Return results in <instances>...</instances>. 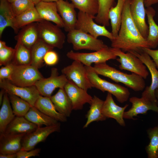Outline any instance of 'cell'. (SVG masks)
<instances>
[{
  "label": "cell",
  "mask_w": 158,
  "mask_h": 158,
  "mask_svg": "<svg viewBox=\"0 0 158 158\" xmlns=\"http://www.w3.org/2000/svg\"><path fill=\"white\" fill-rule=\"evenodd\" d=\"M64 89L71 102L73 110H81L85 104H91L93 97L87 91L79 87L73 81L68 80Z\"/></svg>",
  "instance_id": "cell-15"
},
{
  "label": "cell",
  "mask_w": 158,
  "mask_h": 158,
  "mask_svg": "<svg viewBox=\"0 0 158 158\" xmlns=\"http://www.w3.org/2000/svg\"><path fill=\"white\" fill-rule=\"evenodd\" d=\"M15 116L8 94L5 92L0 110V133H4L8 125Z\"/></svg>",
  "instance_id": "cell-32"
},
{
  "label": "cell",
  "mask_w": 158,
  "mask_h": 158,
  "mask_svg": "<svg viewBox=\"0 0 158 158\" xmlns=\"http://www.w3.org/2000/svg\"><path fill=\"white\" fill-rule=\"evenodd\" d=\"M24 117L39 127H42V125L54 126L59 123L58 121L39 111L35 106L31 107Z\"/></svg>",
  "instance_id": "cell-30"
},
{
  "label": "cell",
  "mask_w": 158,
  "mask_h": 158,
  "mask_svg": "<svg viewBox=\"0 0 158 158\" xmlns=\"http://www.w3.org/2000/svg\"></svg>",
  "instance_id": "cell-54"
},
{
  "label": "cell",
  "mask_w": 158,
  "mask_h": 158,
  "mask_svg": "<svg viewBox=\"0 0 158 158\" xmlns=\"http://www.w3.org/2000/svg\"><path fill=\"white\" fill-rule=\"evenodd\" d=\"M0 87L8 94L17 96L28 102L32 106L40 95L35 85L21 87L14 85L7 79H0Z\"/></svg>",
  "instance_id": "cell-13"
},
{
  "label": "cell",
  "mask_w": 158,
  "mask_h": 158,
  "mask_svg": "<svg viewBox=\"0 0 158 158\" xmlns=\"http://www.w3.org/2000/svg\"><path fill=\"white\" fill-rule=\"evenodd\" d=\"M34 106L43 113L58 121L64 122L67 121V117L56 110L49 97L40 95L36 100Z\"/></svg>",
  "instance_id": "cell-25"
},
{
  "label": "cell",
  "mask_w": 158,
  "mask_h": 158,
  "mask_svg": "<svg viewBox=\"0 0 158 158\" xmlns=\"http://www.w3.org/2000/svg\"><path fill=\"white\" fill-rule=\"evenodd\" d=\"M11 4L16 16L35 6L30 0H16L11 3Z\"/></svg>",
  "instance_id": "cell-39"
},
{
  "label": "cell",
  "mask_w": 158,
  "mask_h": 158,
  "mask_svg": "<svg viewBox=\"0 0 158 158\" xmlns=\"http://www.w3.org/2000/svg\"><path fill=\"white\" fill-rule=\"evenodd\" d=\"M8 95L14 115L16 116L24 117L32 107L31 105L27 101L17 96L9 94Z\"/></svg>",
  "instance_id": "cell-36"
},
{
  "label": "cell",
  "mask_w": 158,
  "mask_h": 158,
  "mask_svg": "<svg viewBox=\"0 0 158 158\" xmlns=\"http://www.w3.org/2000/svg\"><path fill=\"white\" fill-rule=\"evenodd\" d=\"M131 0H126L122 14L120 27L117 36L111 41L112 48L121 49L124 52H140L143 48L149 47L133 21L130 13Z\"/></svg>",
  "instance_id": "cell-1"
},
{
  "label": "cell",
  "mask_w": 158,
  "mask_h": 158,
  "mask_svg": "<svg viewBox=\"0 0 158 158\" xmlns=\"http://www.w3.org/2000/svg\"><path fill=\"white\" fill-rule=\"evenodd\" d=\"M99 8L94 19L95 22L105 26L109 25V13L112 6L114 0H98Z\"/></svg>",
  "instance_id": "cell-35"
},
{
  "label": "cell",
  "mask_w": 158,
  "mask_h": 158,
  "mask_svg": "<svg viewBox=\"0 0 158 158\" xmlns=\"http://www.w3.org/2000/svg\"><path fill=\"white\" fill-rule=\"evenodd\" d=\"M15 18L11 3L7 0H0V38L5 28L11 27L16 33L18 31L15 25Z\"/></svg>",
  "instance_id": "cell-24"
},
{
  "label": "cell",
  "mask_w": 158,
  "mask_h": 158,
  "mask_svg": "<svg viewBox=\"0 0 158 158\" xmlns=\"http://www.w3.org/2000/svg\"><path fill=\"white\" fill-rule=\"evenodd\" d=\"M157 4H158V0H145L144 1L145 6L146 7Z\"/></svg>",
  "instance_id": "cell-45"
},
{
  "label": "cell",
  "mask_w": 158,
  "mask_h": 158,
  "mask_svg": "<svg viewBox=\"0 0 158 158\" xmlns=\"http://www.w3.org/2000/svg\"><path fill=\"white\" fill-rule=\"evenodd\" d=\"M14 49L15 54L12 62L18 65H31V49L18 42Z\"/></svg>",
  "instance_id": "cell-34"
},
{
  "label": "cell",
  "mask_w": 158,
  "mask_h": 158,
  "mask_svg": "<svg viewBox=\"0 0 158 158\" xmlns=\"http://www.w3.org/2000/svg\"><path fill=\"white\" fill-rule=\"evenodd\" d=\"M61 71L68 80L86 91L94 87L88 77L85 66L79 61H73L71 64L63 68Z\"/></svg>",
  "instance_id": "cell-11"
},
{
  "label": "cell",
  "mask_w": 158,
  "mask_h": 158,
  "mask_svg": "<svg viewBox=\"0 0 158 158\" xmlns=\"http://www.w3.org/2000/svg\"><path fill=\"white\" fill-rule=\"evenodd\" d=\"M130 52L141 60L149 70L151 75V84L149 86L145 88L142 93L141 97L158 105V101L155 93V90L158 89V70L155 63L148 54L143 51L140 52L132 51Z\"/></svg>",
  "instance_id": "cell-10"
},
{
  "label": "cell",
  "mask_w": 158,
  "mask_h": 158,
  "mask_svg": "<svg viewBox=\"0 0 158 158\" xmlns=\"http://www.w3.org/2000/svg\"><path fill=\"white\" fill-rule=\"evenodd\" d=\"M38 127L24 116H16L8 125L4 133L11 135H26L34 131Z\"/></svg>",
  "instance_id": "cell-23"
},
{
  "label": "cell",
  "mask_w": 158,
  "mask_h": 158,
  "mask_svg": "<svg viewBox=\"0 0 158 158\" xmlns=\"http://www.w3.org/2000/svg\"><path fill=\"white\" fill-rule=\"evenodd\" d=\"M147 134L150 140L146 151L148 158H158V126L148 129Z\"/></svg>",
  "instance_id": "cell-38"
},
{
  "label": "cell",
  "mask_w": 158,
  "mask_h": 158,
  "mask_svg": "<svg viewBox=\"0 0 158 158\" xmlns=\"http://www.w3.org/2000/svg\"><path fill=\"white\" fill-rule=\"evenodd\" d=\"M156 97L158 101V89H156L155 92Z\"/></svg>",
  "instance_id": "cell-51"
},
{
  "label": "cell",
  "mask_w": 158,
  "mask_h": 158,
  "mask_svg": "<svg viewBox=\"0 0 158 158\" xmlns=\"http://www.w3.org/2000/svg\"><path fill=\"white\" fill-rule=\"evenodd\" d=\"M129 101L132 106L128 111L124 112L125 119H134V117L139 114H145L149 110L158 113V105L145 98L133 97L130 98Z\"/></svg>",
  "instance_id": "cell-17"
},
{
  "label": "cell",
  "mask_w": 158,
  "mask_h": 158,
  "mask_svg": "<svg viewBox=\"0 0 158 158\" xmlns=\"http://www.w3.org/2000/svg\"><path fill=\"white\" fill-rule=\"evenodd\" d=\"M25 135L0 133V154L16 153L22 149V140Z\"/></svg>",
  "instance_id": "cell-21"
},
{
  "label": "cell",
  "mask_w": 158,
  "mask_h": 158,
  "mask_svg": "<svg viewBox=\"0 0 158 158\" xmlns=\"http://www.w3.org/2000/svg\"><path fill=\"white\" fill-rule=\"evenodd\" d=\"M54 48L39 39L31 49V65L38 69L42 67L44 62L45 55L48 51Z\"/></svg>",
  "instance_id": "cell-27"
},
{
  "label": "cell",
  "mask_w": 158,
  "mask_h": 158,
  "mask_svg": "<svg viewBox=\"0 0 158 158\" xmlns=\"http://www.w3.org/2000/svg\"><path fill=\"white\" fill-rule=\"evenodd\" d=\"M95 18L84 12L79 11L77 13V20L75 29L88 33L98 38L100 36L106 37L111 41L114 39L111 32L106 26L99 25L93 20Z\"/></svg>",
  "instance_id": "cell-9"
},
{
  "label": "cell",
  "mask_w": 158,
  "mask_h": 158,
  "mask_svg": "<svg viewBox=\"0 0 158 158\" xmlns=\"http://www.w3.org/2000/svg\"><path fill=\"white\" fill-rule=\"evenodd\" d=\"M50 99L56 110L67 117H70L73 110L71 102L64 88H59Z\"/></svg>",
  "instance_id": "cell-26"
},
{
  "label": "cell",
  "mask_w": 158,
  "mask_h": 158,
  "mask_svg": "<svg viewBox=\"0 0 158 158\" xmlns=\"http://www.w3.org/2000/svg\"><path fill=\"white\" fill-rule=\"evenodd\" d=\"M146 13L149 25V33L146 40L149 48H155L158 45V25L154 19L156 11L150 6L146 8Z\"/></svg>",
  "instance_id": "cell-29"
},
{
  "label": "cell",
  "mask_w": 158,
  "mask_h": 158,
  "mask_svg": "<svg viewBox=\"0 0 158 158\" xmlns=\"http://www.w3.org/2000/svg\"><path fill=\"white\" fill-rule=\"evenodd\" d=\"M16 153L13 154H0V158H17Z\"/></svg>",
  "instance_id": "cell-46"
},
{
  "label": "cell",
  "mask_w": 158,
  "mask_h": 158,
  "mask_svg": "<svg viewBox=\"0 0 158 158\" xmlns=\"http://www.w3.org/2000/svg\"><path fill=\"white\" fill-rule=\"evenodd\" d=\"M142 51L148 54L152 59L158 70V49L153 50L147 47L143 48Z\"/></svg>",
  "instance_id": "cell-44"
},
{
  "label": "cell",
  "mask_w": 158,
  "mask_h": 158,
  "mask_svg": "<svg viewBox=\"0 0 158 158\" xmlns=\"http://www.w3.org/2000/svg\"><path fill=\"white\" fill-rule=\"evenodd\" d=\"M5 92V91L3 89H1L0 92V105H1L4 95Z\"/></svg>",
  "instance_id": "cell-47"
},
{
  "label": "cell",
  "mask_w": 158,
  "mask_h": 158,
  "mask_svg": "<svg viewBox=\"0 0 158 158\" xmlns=\"http://www.w3.org/2000/svg\"><path fill=\"white\" fill-rule=\"evenodd\" d=\"M21 28L15 39L31 49L39 39L37 22L31 23Z\"/></svg>",
  "instance_id": "cell-22"
},
{
  "label": "cell",
  "mask_w": 158,
  "mask_h": 158,
  "mask_svg": "<svg viewBox=\"0 0 158 158\" xmlns=\"http://www.w3.org/2000/svg\"><path fill=\"white\" fill-rule=\"evenodd\" d=\"M56 3L58 13L64 23L65 31L68 32L75 29L77 14L73 4L65 0H59Z\"/></svg>",
  "instance_id": "cell-18"
},
{
  "label": "cell",
  "mask_w": 158,
  "mask_h": 158,
  "mask_svg": "<svg viewBox=\"0 0 158 158\" xmlns=\"http://www.w3.org/2000/svg\"><path fill=\"white\" fill-rule=\"evenodd\" d=\"M59 60L57 53L53 50L48 51L45 55L44 61L45 63L48 66H53L56 64Z\"/></svg>",
  "instance_id": "cell-42"
},
{
  "label": "cell",
  "mask_w": 158,
  "mask_h": 158,
  "mask_svg": "<svg viewBox=\"0 0 158 158\" xmlns=\"http://www.w3.org/2000/svg\"><path fill=\"white\" fill-rule=\"evenodd\" d=\"M42 20L35 6L16 16V27L18 31L20 28Z\"/></svg>",
  "instance_id": "cell-33"
},
{
  "label": "cell",
  "mask_w": 158,
  "mask_h": 158,
  "mask_svg": "<svg viewBox=\"0 0 158 158\" xmlns=\"http://www.w3.org/2000/svg\"><path fill=\"white\" fill-rule=\"evenodd\" d=\"M6 44V42L1 40H0V48H1Z\"/></svg>",
  "instance_id": "cell-48"
},
{
  "label": "cell",
  "mask_w": 158,
  "mask_h": 158,
  "mask_svg": "<svg viewBox=\"0 0 158 158\" xmlns=\"http://www.w3.org/2000/svg\"><path fill=\"white\" fill-rule=\"evenodd\" d=\"M104 102V101L97 96H93L92 103L90 105V109L85 115L87 120L83 126V128H86L94 121H102L107 119V118L102 113Z\"/></svg>",
  "instance_id": "cell-28"
},
{
  "label": "cell",
  "mask_w": 158,
  "mask_h": 158,
  "mask_svg": "<svg viewBox=\"0 0 158 158\" xmlns=\"http://www.w3.org/2000/svg\"><path fill=\"white\" fill-rule=\"evenodd\" d=\"M43 78L38 68L31 65H15L13 72L9 80L17 86L29 87L35 85L37 81Z\"/></svg>",
  "instance_id": "cell-7"
},
{
  "label": "cell",
  "mask_w": 158,
  "mask_h": 158,
  "mask_svg": "<svg viewBox=\"0 0 158 158\" xmlns=\"http://www.w3.org/2000/svg\"><path fill=\"white\" fill-rule=\"evenodd\" d=\"M41 1L45 2H56L59 0H41Z\"/></svg>",
  "instance_id": "cell-49"
},
{
  "label": "cell",
  "mask_w": 158,
  "mask_h": 158,
  "mask_svg": "<svg viewBox=\"0 0 158 158\" xmlns=\"http://www.w3.org/2000/svg\"><path fill=\"white\" fill-rule=\"evenodd\" d=\"M15 52L14 48L6 45L0 48V65L5 66L12 62Z\"/></svg>",
  "instance_id": "cell-40"
},
{
  "label": "cell",
  "mask_w": 158,
  "mask_h": 158,
  "mask_svg": "<svg viewBox=\"0 0 158 158\" xmlns=\"http://www.w3.org/2000/svg\"><path fill=\"white\" fill-rule=\"evenodd\" d=\"M41 150V149L39 148L29 151L21 150L16 153L17 158H28L32 157L39 156Z\"/></svg>",
  "instance_id": "cell-43"
},
{
  "label": "cell",
  "mask_w": 158,
  "mask_h": 158,
  "mask_svg": "<svg viewBox=\"0 0 158 158\" xmlns=\"http://www.w3.org/2000/svg\"><path fill=\"white\" fill-rule=\"evenodd\" d=\"M75 8L95 18L98 12V0H70Z\"/></svg>",
  "instance_id": "cell-37"
},
{
  "label": "cell",
  "mask_w": 158,
  "mask_h": 158,
  "mask_svg": "<svg viewBox=\"0 0 158 158\" xmlns=\"http://www.w3.org/2000/svg\"><path fill=\"white\" fill-rule=\"evenodd\" d=\"M42 20L52 22L60 28H64L63 22L58 13L56 3L40 1L35 5Z\"/></svg>",
  "instance_id": "cell-20"
},
{
  "label": "cell",
  "mask_w": 158,
  "mask_h": 158,
  "mask_svg": "<svg viewBox=\"0 0 158 158\" xmlns=\"http://www.w3.org/2000/svg\"><path fill=\"white\" fill-rule=\"evenodd\" d=\"M66 56L73 61H79L86 66H91L93 63L106 62L110 60L116 59L117 57L108 47L90 53L75 52L71 50L67 53Z\"/></svg>",
  "instance_id": "cell-8"
},
{
  "label": "cell",
  "mask_w": 158,
  "mask_h": 158,
  "mask_svg": "<svg viewBox=\"0 0 158 158\" xmlns=\"http://www.w3.org/2000/svg\"><path fill=\"white\" fill-rule=\"evenodd\" d=\"M31 0L35 5L38 4L41 1V0Z\"/></svg>",
  "instance_id": "cell-50"
},
{
  "label": "cell",
  "mask_w": 158,
  "mask_h": 158,
  "mask_svg": "<svg viewBox=\"0 0 158 158\" xmlns=\"http://www.w3.org/2000/svg\"><path fill=\"white\" fill-rule=\"evenodd\" d=\"M85 66L88 77L94 87L103 92H107L111 94L121 103L127 101L130 95V92L127 88L101 78L95 71L93 67Z\"/></svg>",
  "instance_id": "cell-3"
},
{
  "label": "cell",
  "mask_w": 158,
  "mask_h": 158,
  "mask_svg": "<svg viewBox=\"0 0 158 158\" xmlns=\"http://www.w3.org/2000/svg\"><path fill=\"white\" fill-rule=\"evenodd\" d=\"M67 41L76 51L86 49L95 51L108 47L102 40L76 29L68 32Z\"/></svg>",
  "instance_id": "cell-4"
},
{
  "label": "cell",
  "mask_w": 158,
  "mask_h": 158,
  "mask_svg": "<svg viewBox=\"0 0 158 158\" xmlns=\"http://www.w3.org/2000/svg\"><path fill=\"white\" fill-rule=\"evenodd\" d=\"M111 51L118 58L116 60L120 64V69L130 71L146 79L149 73L147 67L137 56L130 52L126 53L121 49L110 47Z\"/></svg>",
  "instance_id": "cell-5"
},
{
  "label": "cell",
  "mask_w": 158,
  "mask_h": 158,
  "mask_svg": "<svg viewBox=\"0 0 158 158\" xmlns=\"http://www.w3.org/2000/svg\"><path fill=\"white\" fill-rule=\"evenodd\" d=\"M128 106V104H126L123 107L118 106L114 101L112 95L108 92L104 101L102 113L107 118H113L120 126L124 127L126 124L124 120V114L125 110Z\"/></svg>",
  "instance_id": "cell-19"
},
{
  "label": "cell",
  "mask_w": 158,
  "mask_h": 158,
  "mask_svg": "<svg viewBox=\"0 0 158 158\" xmlns=\"http://www.w3.org/2000/svg\"><path fill=\"white\" fill-rule=\"evenodd\" d=\"M60 124L52 126L39 127L34 131L25 135L22 140L21 150L29 151L34 149L39 143L44 142L52 133L59 132Z\"/></svg>",
  "instance_id": "cell-14"
},
{
  "label": "cell",
  "mask_w": 158,
  "mask_h": 158,
  "mask_svg": "<svg viewBox=\"0 0 158 158\" xmlns=\"http://www.w3.org/2000/svg\"><path fill=\"white\" fill-rule=\"evenodd\" d=\"M144 0H131L130 11L132 18L143 37L145 39L149 33V27L145 20Z\"/></svg>",
  "instance_id": "cell-16"
},
{
  "label": "cell",
  "mask_w": 158,
  "mask_h": 158,
  "mask_svg": "<svg viewBox=\"0 0 158 158\" xmlns=\"http://www.w3.org/2000/svg\"><path fill=\"white\" fill-rule=\"evenodd\" d=\"M126 0H117L116 5L111 8L109 13L111 32L114 39L118 35L122 19V14L125 4Z\"/></svg>",
  "instance_id": "cell-31"
},
{
  "label": "cell",
  "mask_w": 158,
  "mask_h": 158,
  "mask_svg": "<svg viewBox=\"0 0 158 158\" xmlns=\"http://www.w3.org/2000/svg\"><path fill=\"white\" fill-rule=\"evenodd\" d=\"M68 80L64 75L62 74L59 75L57 68H53L51 69V75L49 77L43 78L39 80L35 85L40 95L50 97L56 88H64Z\"/></svg>",
  "instance_id": "cell-12"
},
{
  "label": "cell",
  "mask_w": 158,
  "mask_h": 158,
  "mask_svg": "<svg viewBox=\"0 0 158 158\" xmlns=\"http://www.w3.org/2000/svg\"><path fill=\"white\" fill-rule=\"evenodd\" d=\"M10 3H11L16 0H7Z\"/></svg>",
  "instance_id": "cell-52"
},
{
  "label": "cell",
  "mask_w": 158,
  "mask_h": 158,
  "mask_svg": "<svg viewBox=\"0 0 158 158\" xmlns=\"http://www.w3.org/2000/svg\"><path fill=\"white\" fill-rule=\"evenodd\" d=\"M37 23L39 39L54 48L62 49L66 37L61 28L44 20Z\"/></svg>",
  "instance_id": "cell-6"
},
{
  "label": "cell",
  "mask_w": 158,
  "mask_h": 158,
  "mask_svg": "<svg viewBox=\"0 0 158 158\" xmlns=\"http://www.w3.org/2000/svg\"><path fill=\"white\" fill-rule=\"evenodd\" d=\"M145 0H144V1H145Z\"/></svg>",
  "instance_id": "cell-53"
},
{
  "label": "cell",
  "mask_w": 158,
  "mask_h": 158,
  "mask_svg": "<svg viewBox=\"0 0 158 158\" xmlns=\"http://www.w3.org/2000/svg\"><path fill=\"white\" fill-rule=\"evenodd\" d=\"M93 68L98 75L108 78L116 83H121L135 91H142L145 88L144 79L134 73H124L106 62L95 64Z\"/></svg>",
  "instance_id": "cell-2"
},
{
  "label": "cell",
  "mask_w": 158,
  "mask_h": 158,
  "mask_svg": "<svg viewBox=\"0 0 158 158\" xmlns=\"http://www.w3.org/2000/svg\"><path fill=\"white\" fill-rule=\"evenodd\" d=\"M15 64L11 62L2 67L0 69V79L9 80L13 72Z\"/></svg>",
  "instance_id": "cell-41"
}]
</instances>
